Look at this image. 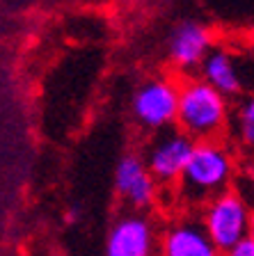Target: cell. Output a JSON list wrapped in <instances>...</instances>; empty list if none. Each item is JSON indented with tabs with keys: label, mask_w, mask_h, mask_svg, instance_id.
I'll list each match as a JSON object with an SVG mask.
<instances>
[{
	"label": "cell",
	"mask_w": 254,
	"mask_h": 256,
	"mask_svg": "<svg viewBox=\"0 0 254 256\" xmlns=\"http://www.w3.org/2000/svg\"><path fill=\"white\" fill-rule=\"evenodd\" d=\"M174 122L192 142L215 140L227 124V96L215 92L204 80H190L179 87Z\"/></svg>",
	"instance_id": "cell-1"
},
{
	"label": "cell",
	"mask_w": 254,
	"mask_h": 256,
	"mask_svg": "<svg viewBox=\"0 0 254 256\" xmlns=\"http://www.w3.org/2000/svg\"><path fill=\"white\" fill-rule=\"evenodd\" d=\"M233 174L229 151L215 140L195 142L192 154L179 176L181 194L188 202H208L227 190Z\"/></svg>",
	"instance_id": "cell-2"
},
{
	"label": "cell",
	"mask_w": 254,
	"mask_h": 256,
	"mask_svg": "<svg viewBox=\"0 0 254 256\" xmlns=\"http://www.w3.org/2000/svg\"><path fill=\"white\" fill-rule=\"evenodd\" d=\"M249 222H252V213L245 199L229 190L208 199L201 213V226L222 254L243 238H247Z\"/></svg>",
	"instance_id": "cell-3"
},
{
	"label": "cell",
	"mask_w": 254,
	"mask_h": 256,
	"mask_svg": "<svg viewBox=\"0 0 254 256\" xmlns=\"http://www.w3.org/2000/svg\"><path fill=\"white\" fill-rule=\"evenodd\" d=\"M192 146L195 142L181 130H167L151 144L144 167L156 178V183H174L179 181L181 172L190 158Z\"/></svg>",
	"instance_id": "cell-4"
},
{
	"label": "cell",
	"mask_w": 254,
	"mask_h": 256,
	"mask_svg": "<svg viewBox=\"0 0 254 256\" xmlns=\"http://www.w3.org/2000/svg\"><path fill=\"white\" fill-rule=\"evenodd\" d=\"M179 87L169 80H151L133 98V112L142 126L165 128L176 119Z\"/></svg>",
	"instance_id": "cell-5"
},
{
	"label": "cell",
	"mask_w": 254,
	"mask_h": 256,
	"mask_svg": "<svg viewBox=\"0 0 254 256\" xmlns=\"http://www.w3.org/2000/svg\"><path fill=\"white\" fill-rule=\"evenodd\" d=\"M154 245L151 222L142 215H124L108 231L106 256H151Z\"/></svg>",
	"instance_id": "cell-6"
},
{
	"label": "cell",
	"mask_w": 254,
	"mask_h": 256,
	"mask_svg": "<svg viewBox=\"0 0 254 256\" xmlns=\"http://www.w3.org/2000/svg\"><path fill=\"white\" fill-rule=\"evenodd\" d=\"M115 186L117 192L131 204L133 208H147L156 202L158 194V183L144 162L138 156H124L115 172Z\"/></svg>",
	"instance_id": "cell-7"
},
{
	"label": "cell",
	"mask_w": 254,
	"mask_h": 256,
	"mask_svg": "<svg viewBox=\"0 0 254 256\" xmlns=\"http://www.w3.org/2000/svg\"><path fill=\"white\" fill-rule=\"evenodd\" d=\"M160 254L163 256H222L206 236L201 222L181 220L174 222L160 238Z\"/></svg>",
	"instance_id": "cell-8"
},
{
	"label": "cell",
	"mask_w": 254,
	"mask_h": 256,
	"mask_svg": "<svg viewBox=\"0 0 254 256\" xmlns=\"http://www.w3.org/2000/svg\"><path fill=\"white\" fill-rule=\"evenodd\" d=\"M208 50H211V32L199 23H183L169 42V55L181 69L201 64Z\"/></svg>",
	"instance_id": "cell-9"
},
{
	"label": "cell",
	"mask_w": 254,
	"mask_h": 256,
	"mask_svg": "<svg viewBox=\"0 0 254 256\" xmlns=\"http://www.w3.org/2000/svg\"><path fill=\"white\" fill-rule=\"evenodd\" d=\"M201 76L204 82L211 85L215 92H220L222 96H233L238 94L243 80H240V71L233 62L231 53L215 48L208 50V55L201 60Z\"/></svg>",
	"instance_id": "cell-10"
},
{
	"label": "cell",
	"mask_w": 254,
	"mask_h": 256,
	"mask_svg": "<svg viewBox=\"0 0 254 256\" xmlns=\"http://www.w3.org/2000/svg\"><path fill=\"white\" fill-rule=\"evenodd\" d=\"M238 133L243 142L254 144V96L247 98L238 110Z\"/></svg>",
	"instance_id": "cell-11"
},
{
	"label": "cell",
	"mask_w": 254,
	"mask_h": 256,
	"mask_svg": "<svg viewBox=\"0 0 254 256\" xmlns=\"http://www.w3.org/2000/svg\"><path fill=\"white\" fill-rule=\"evenodd\" d=\"M222 256H254V240L243 238L240 242H236L231 250L224 252Z\"/></svg>",
	"instance_id": "cell-12"
},
{
	"label": "cell",
	"mask_w": 254,
	"mask_h": 256,
	"mask_svg": "<svg viewBox=\"0 0 254 256\" xmlns=\"http://www.w3.org/2000/svg\"><path fill=\"white\" fill-rule=\"evenodd\" d=\"M78 218H80V208L78 206H74V208L67 210V222H78Z\"/></svg>",
	"instance_id": "cell-13"
},
{
	"label": "cell",
	"mask_w": 254,
	"mask_h": 256,
	"mask_svg": "<svg viewBox=\"0 0 254 256\" xmlns=\"http://www.w3.org/2000/svg\"><path fill=\"white\" fill-rule=\"evenodd\" d=\"M247 238H249V240H254V218H252V222H249V229H247Z\"/></svg>",
	"instance_id": "cell-14"
}]
</instances>
